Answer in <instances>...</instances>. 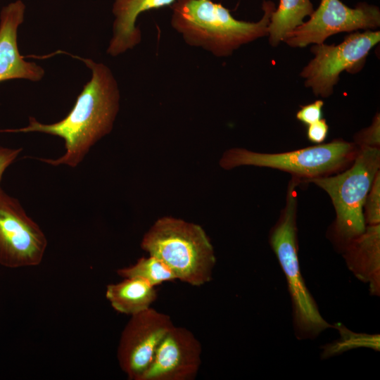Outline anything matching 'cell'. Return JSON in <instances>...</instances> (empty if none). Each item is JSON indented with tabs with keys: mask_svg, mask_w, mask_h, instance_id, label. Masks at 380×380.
<instances>
[{
	"mask_svg": "<svg viewBox=\"0 0 380 380\" xmlns=\"http://www.w3.org/2000/svg\"><path fill=\"white\" fill-rule=\"evenodd\" d=\"M72 56L82 61L92 75L67 116L52 124L41 123L30 117L26 127L0 129V133L41 132L62 138L63 155L54 159L37 158L53 166H78L91 148L111 132L119 110V88L108 67L91 59Z\"/></svg>",
	"mask_w": 380,
	"mask_h": 380,
	"instance_id": "cell-1",
	"label": "cell"
},
{
	"mask_svg": "<svg viewBox=\"0 0 380 380\" xmlns=\"http://www.w3.org/2000/svg\"><path fill=\"white\" fill-rule=\"evenodd\" d=\"M275 8L273 1H263L262 18L247 22L234 18L227 8L211 0H175L171 25L188 45L227 57L241 46L267 37Z\"/></svg>",
	"mask_w": 380,
	"mask_h": 380,
	"instance_id": "cell-2",
	"label": "cell"
},
{
	"mask_svg": "<svg viewBox=\"0 0 380 380\" xmlns=\"http://www.w3.org/2000/svg\"><path fill=\"white\" fill-rule=\"evenodd\" d=\"M141 247L165 263L177 279L201 286L213 277L216 263L213 246L198 224L182 219H158L144 235Z\"/></svg>",
	"mask_w": 380,
	"mask_h": 380,
	"instance_id": "cell-3",
	"label": "cell"
},
{
	"mask_svg": "<svg viewBox=\"0 0 380 380\" xmlns=\"http://www.w3.org/2000/svg\"><path fill=\"white\" fill-rule=\"evenodd\" d=\"M300 179L293 176L289 184L286 205L270 233V244L285 275L292 305L293 324L298 339H312L334 327L321 315L303 278L298 256L296 187Z\"/></svg>",
	"mask_w": 380,
	"mask_h": 380,
	"instance_id": "cell-4",
	"label": "cell"
},
{
	"mask_svg": "<svg viewBox=\"0 0 380 380\" xmlns=\"http://www.w3.org/2000/svg\"><path fill=\"white\" fill-rule=\"evenodd\" d=\"M353 161L342 173L306 180L322 188L331 198L336 215L331 237L342 251L365 230L363 208L379 171V148L360 146Z\"/></svg>",
	"mask_w": 380,
	"mask_h": 380,
	"instance_id": "cell-5",
	"label": "cell"
},
{
	"mask_svg": "<svg viewBox=\"0 0 380 380\" xmlns=\"http://www.w3.org/2000/svg\"><path fill=\"white\" fill-rule=\"evenodd\" d=\"M357 151L355 145L341 139L277 153H258L236 148L224 152L220 165L227 170L241 165L278 169L306 181L341 170L354 160Z\"/></svg>",
	"mask_w": 380,
	"mask_h": 380,
	"instance_id": "cell-6",
	"label": "cell"
},
{
	"mask_svg": "<svg viewBox=\"0 0 380 380\" xmlns=\"http://www.w3.org/2000/svg\"><path fill=\"white\" fill-rule=\"evenodd\" d=\"M379 41V30H364L350 33L337 45L314 44L310 49L314 56L300 73L305 86L317 96H330L341 73L360 71L369 53Z\"/></svg>",
	"mask_w": 380,
	"mask_h": 380,
	"instance_id": "cell-7",
	"label": "cell"
},
{
	"mask_svg": "<svg viewBox=\"0 0 380 380\" xmlns=\"http://www.w3.org/2000/svg\"><path fill=\"white\" fill-rule=\"evenodd\" d=\"M380 27L379 6L359 2L349 7L341 0H320L309 19L286 34L283 42L292 48L319 44L331 35Z\"/></svg>",
	"mask_w": 380,
	"mask_h": 380,
	"instance_id": "cell-8",
	"label": "cell"
},
{
	"mask_svg": "<svg viewBox=\"0 0 380 380\" xmlns=\"http://www.w3.org/2000/svg\"><path fill=\"white\" fill-rule=\"evenodd\" d=\"M47 239L20 201L0 187V265L36 266L42 261Z\"/></svg>",
	"mask_w": 380,
	"mask_h": 380,
	"instance_id": "cell-9",
	"label": "cell"
},
{
	"mask_svg": "<svg viewBox=\"0 0 380 380\" xmlns=\"http://www.w3.org/2000/svg\"><path fill=\"white\" fill-rule=\"evenodd\" d=\"M130 317L121 333L117 357L127 378L139 380L174 324L168 315L152 308Z\"/></svg>",
	"mask_w": 380,
	"mask_h": 380,
	"instance_id": "cell-10",
	"label": "cell"
},
{
	"mask_svg": "<svg viewBox=\"0 0 380 380\" xmlns=\"http://www.w3.org/2000/svg\"><path fill=\"white\" fill-rule=\"evenodd\" d=\"M202 347L189 329L173 325L139 380H191L201 364Z\"/></svg>",
	"mask_w": 380,
	"mask_h": 380,
	"instance_id": "cell-11",
	"label": "cell"
},
{
	"mask_svg": "<svg viewBox=\"0 0 380 380\" xmlns=\"http://www.w3.org/2000/svg\"><path fill=\"white\" fill-rule=\"evenodd\" d=\"M25 6L20 0L1 9L0 15V82L11 79L40 80L44 70L33 62H27L20 54L17 31L24 19Z\"/></svg>",
	"mask_w": 380,
	"mask_h": 380,
	"instance_id": "cell-12",
	"label": "cell"
},
{
	"mask_svg": "<svg viewBox=\"0 0 380 380\" xmlns=\"http://www.w3.org/2000/svg\"><path fill=\"white\" fill-rule=\"evenodd\" d=\"M348 269L367 283L371 294L380 293V224L367 225L365 232L343 251Z\"/></svg>",
	"mask_w": 380,
	"mask_h": 380,
	"instance_id": "cell-13",
	"label": "cell"
},
{
	"mask_svg": "<svg viewBox=\"0 0 380 380\" xmlns=\"http://www.w3.org/2000/svg\"><path fill=\"white\" fill-rule=\"evenodd\" d=\"M175 0H115L113 37L107 53L117 56L141 42V34L136 21L142 12L172 4Z\"/></svg>",
	"mask_w": 380,
	"mask_h": 380,
	"instance_id": "cell-14",
	"label": "cell"
},
{
	"mask_svg": "<svg viewBox=\"0 0 380 380\" xmlns=\"http://www.w3.org/2000/svg\"><path fill=\"white\" fill-rule=\"evenodd\" d=\"M106 298L115 311L132 316L151 308L157 298V291L156 287L141 279L127 277L108 284Z\"/></svg>",
	"mask_w": 380,
	"mask_h": 380,
	"instance_id": "cell-15",
	"label": "cell"
},
{
	"mask_svg": "<svg viewBox=\"0 0 380 380\" xmlns=\"http://www.w3.org/2000/svg\"><path fill=\"white\" fill-rule=\"evenodd\" d=\"M315 8L310 0H279L268 26L270 44L277 46L289 32L300 25Z\"/></svg>",
	"mask_w": 380,
	"mask_h": 380,
	"instance_id": "cell-16",
	"label": "cell"
},
{
	"mask_svg": "<svg viewBox=\"0 0 380 380\" xmlns=\"http://www.w3.org/2000/svg\"><path fill=\"white\" fill-rule=\"evenodd\" d=\"M116 272L123 278L141 279L154 287L163 282L177 279L175 274L165 263L152 255L140 258L134 265L118 269Z\"/></svg>",
	"mask_w": 380,
	"mask_h": 380,
	"instance_id": "cell-17",
	"label": "cell"
},
{
	"mask_svg": "<svg viewBox=\"0 0 380 380\" xmlns=\"http://www.w3.org/2000/svg\"><path fill=\"white\" fill-rule=\"evenodd\" d=\"M365 221L367 225L380 223V172L378 171L364 205Z\"/></svg>",
	"mask_w": 380,
	"mask_h": 380,
	"instance_id": "cell-18",
	"label": "cell"
},
{
	"mask_svg": "<svg viewBox=\"0 0 380 380\" xmlns=\"http://www.w3.org/2000/svg\"><path fill=\"white\" fill-rule=\"evenodd\" d=\"M355 141L360 146L379 148L380 145V116L376 113L372 123L355 135Z\"/></svg>",
	"mask_w": 380,
	"mask_h": 380,
	"instance_id": "cell-19",
	"label": "cell"
},
{
	"mask_svg": "<svg viewBox=\"0 0 380 380\" xmlns=\"http://www.w3.org/2000/svg\"><path fill=\"white\" fill-rule=\"evenodd\" d=\"M324 102L317 100L303 106L296 113V118L305 125H310L322 119Z\"/></svg>",
	"mask_w": 380,
	"mask_h": 380,
	"instance_id": "cell-20",
	"label": "cell"
},
{
	"mask_svg": "<svg viewBox=\"0 0 380 380\" xmlns=\"http://www.w3.org/2000/svg\"><path fill=\"white\" fill-rule=\"evenodd\" d=\"M328 130L329 127L326 120L322 118L308 125L307 137L312 142L319 144L327 137Z\"/></svg>",
	"mask_w": 380,
	"mask_h": 380,
	"instance_id": "cell-21",
	"label": "cell"
},
{
	"mask_svg": "<svg viewBox=\"0 0 380 380\" xmlns=\"http://www.w3.org/2000/svg\"><path fill=\"white\" fill-rule=\"evenodd\" d=\"M21 152V148H13L0 146V183L5 171L15 160Z\"/></svg>",
	"mask_w": 380,
	"mask_h": 380,
	"instance_id": "cell-22",
	"label": "cell"
}]
</instances>
